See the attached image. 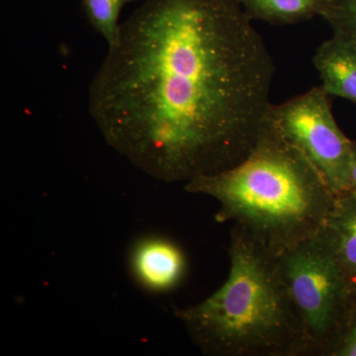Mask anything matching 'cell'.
<instances>
[{
  "label": "cell",
  "instance_id": "1",
  "mask_svg": "<svg viewBox=\"0 0 356 356\" xmlns=\"http://www.w3.org/2000/svg\"><path fill=\"white\" fill-rule=\"evenodd\" d=\"M120 27L89 86L107 145L168 184L247 158L275 65L240 1L146 0Z\"/></svg>",
  "mask_w": 356,
  "mask_h": 356
},
{
  "label": "cell",
  "instance_id": "2",
  "mask_svg": "<svg viewBox=\"0 0 356 356\" xmlns=\"http://www.w3.org/2000/svg\"><path fill=\"white\" fill-rule=\"evenodd\" d=\"M184 189L217 200L218 222H233L274 257L324 228L337 199L310 161L267 119L247 158L194 178Z\"/></svg>",
  "mask_w": 356,
  "mask_h": 356
},
{
  "label": "cell",
  "instance_id": "3",
  "mask_svg": "<svg viewBox=\"0 0 356 356\" xmlns=\"http://www.w3.org/2000/svg\"><path fill=\"white\" fill-rule=\"evenodd\" d=\"M228 278L196 305L175 308L189 337L212 356H307L297 312L274 255L234 225Z\"/></svg>",
  "mask_w": 356,
  "mask_h": 356
},
{
  "label": "cell",
  "instance_id": "4",
  "mask_svg": "<svg viewBox=\"0 0 356 356\" xmlns=\"http://www.w3.org/2000/svg\"><path fill=\"white\" fill-rule=\"evenodd\" d=\"M275 259L309 355L324 356L355 304L329 236L323 228Z\"/></svg>",
  "mask_w": 356,
  "mask_h": 356
},
{
  "label": "cell",
  "instance_id": "5",
  "mask_svg": "<svg viewBox=\"0 0 356 356\" xmlns=\"http://www.w3.org/2000/svg\"><path fill=\"white\" fill-rule=\"evenodd\" d=\"M330 97L322 86H316L280 104L271 103L266 119L337 196L348 189L353 140L337 125Z\"/></svg>",
  "mask_w": 356,
  "mask_h": 356
},
{
  "label": "cell",
  "instance_id": "6",
  "mask_svg": "<svg viewBox=\"0 0 356 356\" xmlns=\"http://www.w3.org/2000/svg\"><path fill=\"white\" fill-rule=\"evenodd\" d=\"M129 266L140 287L149 292L166 293L184 280L187 259L177 243L163 236H149L133 245Z\"/></svg>",
  "mask_w": 356,
  "mask_h": 356
},
{
  "label": "cell",
  "instance_id": "7",
  "mask_svg": "<svg viewBox=\"0 0 356 356\" xmlns=\"http://www.w3.org/2000/svg\"><path fill=\"white\" fill-rule=\"evenodd\" d=\"M313 64L327 95L356 105V44L332 35L318 47Z\"/></svg>",
  "mask_w": 356,
  "mask_h": 356
},
{
  "label": "cell",
  "instance_id": "8",
  "mask_svg": "<svg viewBox=\"0 0 356 356\" xmlns=\"http://www.w3.org/2000/svg\"><path fill=\"white\" fill-rule=\"evenodd\" d=\"M324 229L356 303V194L337 196Z\"/></svg>",
  "mask_w": 356,
  "mask_h": 356
},
{
  "label": "cell",
  "instance_id": "9",
  "mask_svg": "<svg viewBox=\"0 0 356 356\" xmlns=\"http://www.w3.org/2000/svg\"><path fill=\"white\" fill-rule=\"evenodd\" d=\"M250 20L293 25L322 17L327 0H238Z\"/></svg>",
  "mask_w": 356,
  "mask_h": 356
},
{
  "label": "cell",
  "instance_id": "10",
  "mask_svg": "<svg viewBox=\"0 0 356 356\" xmlns=\"http://www.w3.org/2000/svg\"><path fill=\"white\" fill-rule=\"evenodd\" d=\"M137 0H83L84 13L96 31L102 34L109 44L116 46L120 38L119 15L122 8Z\"/></svg>",
  "mask_w": 356,
  "mask_h": 356
},
{
  "label": "cell",
  "instance_id": "11",
  "mask_svg": "<svg viewBox=\"0 0 356 356\" xmlns=\"http://www.w3.org/2000/svg\"><path fill=\"white\" fill-rule=\"evenodd\" d=\"M322 18L334 35L356 44V0H327Z\"/></svg>",
  "mask_w": 356,
  "mask_h": 356
},
{
  "label": "cell",
  "instance_id": "12",
  "mask_svg": "<svg viewBox=\"0 0 356 356\" xmlns=\"http://www.w3.org/2000/svg\"><path fill=\"white\" fill-rule=\"evenodd\" d=\"M324 356H356V303Z\"/></svg>",
  "mask_w": 356,
  "mask_h": 356
},
{
  "label": "cell",
  "instance_id": "13",
  "mask_svg": "<svg viewBox=\"0 0 356 356\" xmlns=\"http://www.w3.org/2000/svg\"><path fill=\"white\" fill-rule=\"evenodd\" d=\"M346 192L356 194V140H353L350 184H348V189Z\"/></svg>",
  "mask_w": 356,
  "mask_h": 356
}]
</instances>
